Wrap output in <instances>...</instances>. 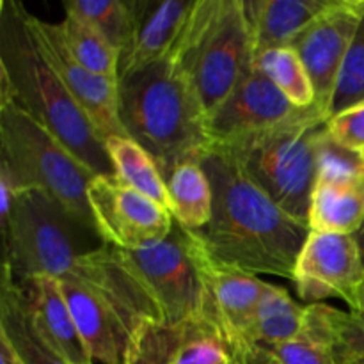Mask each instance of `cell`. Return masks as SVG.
<instances>
[{
	"label": "cell",
	"instance_id": "6da1fadb",
	"mask_svg": "<svg viewBox=\"0 0 364 364\" xmlns=\"http://www.w3.org/2000/svg\"><path fill=\"white\" fill-rule=\"evenodd\" d=\"M213 191L212 219L188 231L219 265L238 272L294 281L297 258L309 237L308 223L295 219L256 187L219 149L201 160Z\"/></svg>",
	"mask_w": 364,
	"mask_h": 364
},
{
	"label": "cell",
	"instance_id": "7a4b0ae2",
	"mask_svg": "<svg viewBox=\"0 0 364 364\" xmlns=\"http://www.w3.org/2000/svg\"><path fill=\"white\" fill-rule=\"evenodd\" d=\"M119 121L155 159L164 180L212 151L208 114L174 52L119 78Z\"/></svg>",
	"mask_w": 364,
	"mask_h": 364
},
{
	"label": "cell",
	"instance_id": "3957f363",
	"mask_svg": "<svg viewBox=\"0 0 364 364\" xmlns=\"http://www.w3.org/2000/svg\"><path fill=\"white\" fill-rule=\"evenodd\" d=\"M27 13L21 2H2L0 100H11L31 114L98 176L114 174L105 141L41 55Z\"/></svg>",
	"mask_w": 364,
	"mask_h": 364
},
{
	"label": "cell",
	"instance_id": "277c9868",
	"mask_svg": "<svg viewBox=\"0 0 364 364\" xmlns=\"http://www.w3.org/2000/svg\"><path fill=\"white\" fill-rule=\"evenodd\" d=\"M327 121L329 116L313 105L276 127L212 149L230 156L256 187L290 215L308 223Z\"/></svg>",
	"mask_w": 364,
	"mask_h": 364
},
{
	"label": "cell",
	"instance_id": "5b68a950",
	"mask_svg": "<svg viewBox=\"0 0 364 364\" xmlns=\"http://www.w3.org/2000/svg\"><path fill=\"white\" fill-rule=\"evenodd\" d=\"M0 223L4 270L16 281L66 279L82 259L107 245L95 226L36 188H13V201Z\"/></svg>",
	"mask_w": 364,
	"mask_h": 364
},
{
	"label": "cell",
	"instance_id": "8992f818",
	"mask_svg": "<svg viewBox=\"0 0 364 364\" xmlns=\"http://www.w3.org/2000/svg\"><path fill=\"white\" fill-rule=\"evenodd\" d=\"M0 178L14 191L45 192L96 228L87 191L98 174L11 100H0Z\"/></svg>",
	"mask_w": 364,
	"mask_h": 364
},
{
	"label": "cell",
	"instance_id": "52a82bcc",
	"mask_svg": "<svg viewBox=\"0 0 364 364\" xmlns=\"http://www.w3.org/2000/svg\"><path fill=\"white\" fill-rule=\"evenodd\" d=\"M173 52L191 77L210 119L252 63L245 0H196Z\"/></svg>",
	"mask_w": 364,
	"mask_h": 364
},
{
	"label": "cell",
	"instance_id": "ba28073f",
	"mask_svg": "<svg viewBox=\"0 0 364 364\" xmlns=\"http://www.w3.org/2000/svg\"><path fill=\"white\" fill-rule=\"evenodd\" d=\"M112 255L137 294L148 326L208 322L205 288L187 230L174 223L166 240L135 251L112 247Z\"/></svg>",
	"mask_w": 364,
	"mask_h": 364
},
{
	"label": "cell",
	"instance_id": "9c48e42d",
	"mask_svg": "<svg viewBox=\"0 0 364 364\" xmlns=\"http://www.w3.org/2000/svg\"><path fill=\"white\" fill-rule=\"evenodd\" d=\"M92 217L103 242L135 251L166 240L174 228L169 210L141 194L116 174L96 176L87 191Z\"/></svg>",
	"mask_w": 364,
	"mask_h": 364
},
{
	"label": "cell",
	"instance_id": "30bf717a",
	"mask_svg": "<svg viewBox=\"0 0 364 364\" xmlns=\"http://www.w3.org/2000/svg\"><path fill=\"white\" fill-rule=\"evenodd\" d=\"M27 23L41 55L95 124L100 137L105 141L112 135H127L119 121V82L92 73L78 63L64 43L57 23L31 13H27Z\"/></svg>",
	"mask_w": 364,
	"mask_h": 364
},
{
	"label": "cell",
	"instance_id": "8fae6325",
	"mask_svg": "<svg viewBox=\"0 0 364 364\" xmlns=\"http://www.w3.org/2000/svg\"><path fill=\"white\" fill-rule=\"evenodd\" d=\"M363 14V0H334L290 48L299 53L316 92V107L331 117L334 92Z\"/></svg>",
	"mask_w": 364,
	"mask_h": 364
},
{
	"label": "cell",
	"instance_id": "7c38bea8",
	"mask_svg": "<svg viewBox=\"0 0 364 364\" xmlns=\"http://www.w3.org/2000/svg\"><path fill=\"white\" fill-rule=\"evenodd\" d=\"M364 281V263L354 235L313 233L302 247L294 283L302 301L311 304L338 297L354 309Z\"/></svg>",
	"mask_w": 364,
	"mask_h": 364
},
{
	"label": "cell",
	"instance_id": "4fadbf2b",
	"mask_svg": "<svg viewBox=\"0 0 364 364\" xmlns=\"http://www.w3.org/2000/svg\"><path fill=\"white\" fill-rule=\"evenodd\" d=\"M191 238L196 265L205 288L206 320L219 329L235 358L244 347L267 281L219 265L208 258L192 235Z\"/></svg>",
	"mask_w": 364,
	"mask_h": 364
},
{
	"label": "cell",
	"instance_id": "5bb4252c",
	"mask_svg": "<svg viewBox=\"0 0 364 364\" xmlns=\"http://www.w3.org/2000/svg\"><path fill=\"white\" fill-rule=\"evenodd\" d=\"M301 110L304 109L291 105L281 95L279 89L259 71L252 59L237 87L210 116V139L213 146L226 144L245 135L276 127L297 116Z\"/></svg>",
	"mask_w": 364,
	"mask_h": 364
},
{
	"label": "cell",
	"instance_id": "9a60e30c",
	"mask_svg": "<svg viewBox=\"0 0 364 364\" xmlns=\"http://www.w3.org/2000/svg\"><path fill=\"white\" fill-rule=\"evenodd\" d=\"M134 36L119 59V78L166 59L180 41L196 0H130Z\"/></svg>",
	"mask_w": 364,
	"mask_h": 364
},
{
	"label": "cell",
	"instance_id": "2e32d148",
	"mask_svg": "<svg viewBox=\"0 0 364 364\" xmlns=\"http://www.w3.org/2000/svg\"><path fill=\"white\" fill-rule=\"evenodd\" d=\"M20 283L27 294L32 326L43 341L71 364H95L60 290L59 279L32 277Z\"/></svg>",
	"mask_w": 364,
	"mask_h": 364
},
{
	"label": "cell",
	"instance_id": "e0dca14e",
	"mask_svg": "<svg viewBox=\"0 0 364 364\" xmlns=\"http://www.w3.org/2000/svg\"><path fill=\"white\" fill-rule=\"evenodd\" d=\"M334 0H245L252 57L287 48Z\"/></svg>",
	"mask_w": 364,
	"mask_h": 364
},
{
	"label": "cell",
	"instance_id": "ac0fdd59",
	"mask_svg": "<svg viewBox=\"0 0 364 364\" xmlns=\"http://www.w3.org/2000/svg\"><path fill=\"white\" fill-rule=\"evenodd\" d=\"M364 224V176L318 173L308 226L313 233L354 235Z\"/></svg>",
	"mask_w": 364,
	"mask_h": 364
},
{
	"label": "cell",
	"instance_id": "d6986e66",
	"mask_svg": "<svg viewBox=\"0 0 364 364\" xmlns=\"http://www.w3.org/2000/svg\"><path fill=\"white\" fill-rule=\"evenodd\" d=\"M331 306L323 302L306 306L302 329L294 340L267 348H256L237 364L263 359L270 364H340L329 318Z\"/></svg>",
	"mask_w": 364,
	"mask_h": 364
},
{
	"label": "cell",
	"instance_id": "ffe728a7",
	"mask_svg": "<svg viewBox=\"0 0 364 364\" xmlns=\"http://www.w3.org/2000/svg\"><path fill=\"white\" fill-rule=\"evenodd\" d=\"M0 334L7 338L23 364H71L36 333L23 284L7 270H4L0 295Z\"/></svg>",
	"mask_w": 364,
	"mask_h": 364
},
{
	"label": "cell",
	"instance_id": "44dd1931",
	"mask_svg": "<svg viewBox=\"0 0 364 364\" xmlns=\"http://www.w3.org/2000/svg\"><path fill=\"white\" fill-rule=\"evenodd\" d=\"M304 315L306 306L295 302L284 288L267 283L244 347L235 355L233 363L244 359L256 348L274 347L294 340L301 333Z\"/></svg>",
	"mask_w": 364,
	"mask_h": 364
},
{
	"label": "cell",
	"instance_id": "7402d4cb",
	"mask_svg": "<svg viewBox=\"0 0 364 364\" xmlns=\"http://www.w3.org/2000/svg\"><path fill=\"white\" fill-rule=\"evenodd\" d=\"M166 183L174 223L187 231L203 230L212 219L213 191L201 164L176 167Z\"/></svg>",
	"mask_w": 364,
	"mask_h": 364
},
{
	"label": "cell",
	"instance_id": "603a6c76",
	"mask_svg": "<svg viewBox=\"0 0 364 364\" xmlns=\"http://www.w3.org/2000/svg\"><path fill=\"white\" fill-rule=\"evenodd\" d=\"M105 149L114 167V174L121 181L169 210L166 180L155 159L139 142L128 135H112L105 139Z\"/></svg>",
	"mask_w": 364,
	"mask_h": 364
},
{
	"label": "cell",
	"instance_id": "cb8c5ba5",
	"mask_svg": "<svg viewBox=\"0 0 364 364\" xmlns=\"http://www.w3.org/2000/svg\"><path fill=\"white\" fill-rule=\"evenodd\" d=\"M57 27L78 63L92 73L119 82V53L89 21L66 11Z\"/></svg>",
	"mask_w": 364,
	"mask_h": 364
},
{
	"label": "cell",
	"instance_id": "d4e9b609",
	"mask_svg": "<svg viewBox=\"0 0 364 364\" xmlns=\"http://www.w3.org/2000/svg\"><path fill=\"white\" fill-rule=\"evenodd\" d=\"M263 75L297 109L316 105V92L304 63L294 48H274L252 57Z\"/></svg>",
	"mask_w": 364,
	"mask_h": 364
},
{
	"label": "cell",
	"instance_id": "484cf974",
	"mask_svg": "<svg viewBox=\"0 0 364 364\" xmlns=\"http://www.w3.org/2000/svg\"><path fill=\"white\" fill-rule=\"evenodd\" d=\"M64 11L89 21L119 53L130 46L134 36V9L130 0H66Z\"/></svg>",
	"mask_w": 364,
	"mask_h": 364
},
{
	"label": "cell",
	"instance_id": "4316f807",
	"mask_svg": "<svg viewBox=\"0 0 364 364\" xmlns=\"http://www.w3.org/2000/svg\"><path fill=\"white\" fill-rule=\"evenodd\" d=\"M359 102H364V0L361 21L338 80L333 105H331V116Z\"/></svg>",
	"mask_w": 364,
	"mask_h": 364
},
{
	"label": "cell",
	"instance_id": "83f0119b",
	"mask_svg": "<svg viewBox=\"0 0 364 364\" xmlns=\"http://www.w3.org/2000/svg\"><path fill=\"white\" fill-rule=\"evenodd\" d=\"M329 318L338 359L364 361V316L354 311H341L331 306Z\"/></svg>",
	"mask_w": 364,
	"mask_h": 364
},
{
	"label": "cell",
	"instance_id": "f1b7e54d",
	"mask_svg": "<svg viewBox=\"0 0 364 364\" xmlns=\"http://www.w3.org/2000/svg\"><path fill=\"white\" fill-rule=\"evenodd\" d=\"M327 134L336 144L350 151H361L364 148V102L333 114L327 121Z\"/></svg>",
	"mask_w": 364,
	"mask_h": 364
},
{
	"label": "cell",
	"instance_id": "f546056e",
	"mask_svg": "<svg viewBox=\"0 0 364 364\" xmlns=\"http://www.w3.org/2000/svg\"><path fill=\"white\" fill-rule=\"evenodd\" d=\"M0 364H23L6 336L0 334Z\"/></svg>",
	"mask_w": 364,
	"mask_h": 364
},
{
	"label": "cell",
	"instance_id": "4dcf8cb0",
	"mask_svg": "<svg viewBox=\"0 0 364 364\" xmlns=\"http://www.w3.org/2000/svg\"><path fill=\"white\" fill-rule=\"evenodd\" d=\"M348 311H354V313H358V315L364 316V281H363L361 288H359L358 301H355V306H354V309H348Z\"/></svg>",
	"mask_w": 364,
	"mask_h": 364
},
{
	"label": "cell",
	"instance_id": "1f68e13d",
	"mask_svg": "<svg viewBox=\"0 0 364 364\" xmlns=\"http://www.w3.org/2000/svg\"><path fill=\"white\" fill-rule=\"evenodd\" d=\"M354 238H355V242H358L359 252H361V258H363V263H364V224L361 228H359L358 233H354Z\"/></svg>",
	"mask_w": 364,
	"mask_h": 364
},
{
	"label": "cell",
	"instance_id": "d6a6232c",
	"mask_svg": "<svg viewBox=\"0 0 364 364\" xmlns=\"http://www.w3.org/2000/svg\"><path fill=\"white\" fill-rule=\"evenodd\" d=\"M340 364H364L361 359H348V361H340Z\"/></svg>",
	"mask_w": 364,
	"mask_h": 364
},
{
	"label": "cell",
	"instance_id": "836d02e7",
	"mask_svg": "<svg viewBox=\"0 0 364 364\" xmlns=\"http://www.w3.org/2000/svg\"><path fill=\"white\" fill-rule=\"evenodd\" d=\"M245 364H270V363L263 361V359H252V361H249V363H245Z\"/></svg>",
	"mask_w": 364,
	"mask_h": 364
},
{
	"label": "cell",
	"instance_id": "e575fe53",
	"mask_svg": "<svg viewBox=\"0 0 364 364\" xmlns=\"http://www.w3.org/2000/svg\"><path fill=\"white\" fill-rule=\"evenodd\" d=\"M359 156H361V159H363V162H364V148L361 149V151H359Z\"/></svg>",
	"mask_w": 364,
	"mask_h": 364
},
{
	"label": "cell",
	"instance_id": "d590c367",
	"mask_svg": "<svg viewBox=\"0 0 364 364\" xmlns=\"http://www.w3.org/2000/svg\"><path fill=\"white\" fill-rule=\"evenodd\" d=\"M233 364H235V363H233Z\"/></svg>",
	"mask_w": 364,
	"mask_h": 364
}]
</instances>
